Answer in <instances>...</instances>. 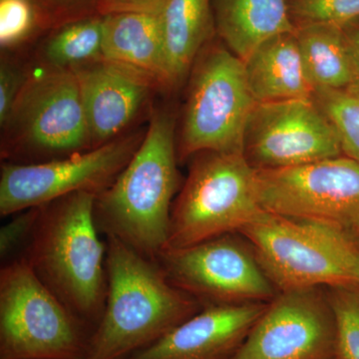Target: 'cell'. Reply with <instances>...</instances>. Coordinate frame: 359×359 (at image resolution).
Wrapping results in <instances>:
<instances>
[{
	"mask_svg": "<svg viewBox=\"0 0 359 359\" xmlns=\"http://www.w3.org/2000/svg\"><path fill=\"white\" fill-rule=\"evenodd\" d=\"M107 294L85 359H125L199 313L202 304L169 282L157 262L106 237Z\"/></svg>",
	"mask_w": 359,
	"mask_h": 359,
	"instance_id": "obj_1",
	"label": "cell"
},
{
	"mask_svg": "<svg viewBox=\"0 0 359 359\" xmlns=\"http://www.w3.org/2000/svg\"><path fill=\"white\" fill-rule=\"evenodd\" d=\"M175 138L173 114L166 109L153 113L140 147L94 204L100 233L153 261L166 247L179 185Z\"/></svg>",
	"mask_w": 359,
	"mask_h": 359,
	"instance_id": "obj_2",
	"label": "cell"
},
{
	"mask_svg": "<svg viewBox=\"0 0 359 359\" xmlns=\"http://www.w3.org/2000/svg\"><path fill=\"white\" fill-rule=\"evenodd\" d=\"M96 196L75 193L42 205L23 257L71 313L95 328L107 294L106 244L94 218Z\"/></svg>",
	"mask_w": 359,
	"mask_h": 359,
	"instance_id": "obj_3",
	"label": "cell"
},
{
	"mask_svg": "<svg viewBox=\"0 0 359 359\" xmlns=\"http://www.w3.org/2000/svg\"><path fill=\"white\" fill-rule=\"evenodd\" d=\"M278 292L359 285V242L334 224L264 212L240 231Z\"/></svg>",
	"mask_w": 359,
	"mask_h": 359,
	"instance_id": "obj_4",
	"label": "cell"
},
{
	"mask_svg": "<svg viewBox=\"0 0 359 359\" xmlns=\"http://www.w3.org/2000/svg\"><path fill=\"white\" fill-rule=\"evenodd\" d=\"M30 71L6 121L1 125V157L39 163L94 149L74 71Z\"/></svg>",
	"mask_w": 359,
	"mask_h": 359,
	"instance_id": "obj_5",
	"label": "cell"
},
{
	"mask_svg": "<svg viewBox=\"0 0 359 359\" xmlns=\"http://www.w3.org/2000/svg\"><path fill=\"white\" fill-rule=\"evenodd\" d=\"M263 212L257 198V170L244 154L200 153L173 203L164 249L240 233Z\"/></svg>",
	"mask_w": 359,
	"mask_h": 359,
	"instance_id": "obj_6",
	"label": "cell"
},
{
	"mask_svg": "<svg viewBox=\"0 0 359 359\" xmlns=\"http://www.w3.org/2000/svg\"><path fill=\"white\" fill-rule=\"evenodd\" d=\"M190 73L178 160L204 152L244 154L245 129L257 105L244 61L224 45L208 43Z\"/></svg>",
	"mask_w": 359,
	"mask_h": 359,
	"instance_id": "obj_7",
	"label": "cell"
},
{
	"mask_svg": "<svg viewBox=\"0 0 359 359\" xmlns=\"http://www.w3.org/2000/svg\"><path fill=\"white\" fill-rule=\"evenodd\" d=\"M86 325L23 257L0 271V359H85Z\"/></svg>",
	"mask_w": 359,
	"mask_h": 359,
	"instance_id": "obj_8",
	"label": "cell"
},
{
	"mask_svg": "<svg viewBox=\"0 0 359 359\" xmlns=\"http://www.w3.org/2000/svg\"><path fill=\"white\" fill-rule=\"evenodd\" d=\"M155 261L170 283L204 306L268 304L278 294L252 245L238 233L162 250Z\"/></svg>",
	"mask_w": 359,
	"mask_h": 359,
	"instance_id": "obj_9",
	"label": "cell"
},
{
	"mask_svg": "<svg viewBox=\"0 0 359 359\" xmlns=\"http://www.w3.org/2000/svg\"><path fill=\"white\" fill-rule=\"evenodd\" d=\"M146 132H128L99 147L39 163L2 164L0 215L7 217L42 207L79 192L96 194L117 179L145 137Z\"/></svg>",
	"mask_w": 359,
	"mask_h": 359,
	"instance_id": "obj_10",
	"label": "cell"
},
{
	"mask_svg": "<svg viewBox=\"0 0 359 359\" xmlns=\"http://www.w3.org/2000/svg\"><path fill=\"white\" fill-rule=\"evenodd\" d=\"M262 209L287 218L359 224V163L346 155L278 170H257Z\"/></svg>",
	"mask_w": 359,
	"mask_h": 359,
	"instance_id": "obj_11",
	"label": "cell"
},
{
	"mask_svg": "<svg viewBox=\"0 0 359 359\" xmlns=\"http://www.w3.org/2000/svg\"><path fill=\"white\" fill-rule=\"evenodd\" d=\"M244 155L256 170H278L344 153L334 125L311 98L257 103L245 129Z\"/></svg>",
	"mask_w": 359,
	"mask_h": 359,
	"instance_id": "obj_12",
	"label": "cell"
},
{
	"mask_svg": "<svg viewBox=\"0 0 359 359\" xmlns=\"http://www.w3.org/2000/svg\"><path fill=\"white\" fill-rule=\"evenodd\" d=\"M337 358V325L325 287L280 292L231 359Z\"/></svg>",
	"mask_w": 359,
	"mask_h": 359,
	"instance_id": "obj_13",
	"label": "cell"
},
{
	"mask_svg": "<svg viewBox=\"0 0 359 359\" xmlns=\"http://www.w3.org/2000/svg\"><path fill=\"white\" fill-rule=\"evenodd\" d=\"M71 70L79 84L93 148L126 133L156 92L163 90L145 71L104 57Z\"/></svg>",
	"mask_w": 359,
	"mask_h": 359,
	"instance_id": "obj_14",
	"label": "cell"
},
{
	"mask_svg": "<svg viewBox=\"0 0 359 359\" xmlns=\"http://www.w3.org/2000/svg\"><path fill=\"white\" fill-rule=\"evenodd\" d=\"M268 304L205 306L152 346L125 359H231Z\"/></svg>",
	"mask_w": 359,
	"mask_h": 359,
	"instance_id": "obj_15",
	"label": "cell"
},
{
	"mask_svg": "<svg viewBox=\"0 0 359 359\" xmlns=\"http://www.w3.org/2000/svg\"><path fill=\"white\" fill-rule=\"evenodd\" d=\"M244 65L257 103L313 97L294 32L266 40L250 54Z\"/></svg>",
	"mask_w": 359,
	"mask_h": 359,
	"instance_id": "obj_16",
	"label": "cell"
},
{
	"mask_svg": "<svg viewBox=\"0 0 359 359\" xmlns=\"http://www.w3.org/2000/svg\"><path fill=\"white\" fill-rule=\"evenodd\" d=\"M211 1L217 34L243 61L266 40L294 32L287 0Z\"/></svg>",
	"mask_w": 359,
	"mask_h": 359,
	"instance_id": "obj_17",
	"label": "cell"
},
{
	"mask_svg": "<svg viewBox=\"0 0 359 359\" xmlns=\"http://www.w3.org/2000/svg\"><path fill=\"white\" fill-rule=\"evenodd\" d=\"M103 16V57L145 71L170 91L160 14L119 13Z\"/></svg>",
	"mask_w": 359,
	"mask_h": 359,
	"instance_id": "obj_18",
	"label": "cell"
},
{
	"mask_svg": "<svg viewBox=\"0 0 359 359\" xmlns=\"http://www.w3.org/2000/svg\"><path fill=\"white\" fill-rule=\"evenodd\" d=\"M170 91L189 76L215 29L211 0H169L160 13Z\"/></svg>",
	"mask_w": 359,
	"mask_h": 359,
	"instance_id": "obj_19",
	"label": "cell"
},
{
	"mask_svg": "<svg viewBox=\"0 0 359 359\" xmlns=\"http://www.w3.org/2000/svg\"><path fill=\"white\" fill-rule=\"evenodd\" d=\"M294 32L314 92L353 88V61L344 28L309 25L297 26Z\"/></svg>",
	"mask_w": 359,
	"mask_h": 359,
	"instance_id": "obj_20",
	"label": "cell"
},
{
	"mask_svg": "<svg viewBox=\"0 0 359 359\" xmlns=\"http://www.w3.org/2000/svg\"><path fill=\"white\" fill-rule=\"evenodd\" d=\"M101 58H103L101 14L54 28L35 53L36 65L51 69H74Z\"/></svg>",
	"mask_w": 359,
	"mask_h": 359,
	"instance_id": "obj_21",
	"label": "cell"
},
{
	"mask_svg": "<svg viewBox=\"0 0 359 359\" xmlns=\"http://www.w3.org/2000/svg\"><path fill=\"white\" fill-rule=\"evenodd\" d=\"M313 99L334 125L344 155L359 163V92L316 91Z\"/></svg>",
	"mask_w": 359,
	"mask_h": 359,
	"instance_id": "obj_22",
	"label": "cell"
},
{
	"mask_svg": "<svg viewBox=\"0 0 359 359\" xmlns=\"http://www.w3.org/2000/svg\"><path fill=\"white\" fill-rule=\"evenodd\" d=\"M337 325V358L359 359V285L325 287Z\"/></svg>",
	"mask_w": 359,
	"mask_h": 359,
	"instance_id": "obj_23",
	"label": "cell"
},
{
	"mask_svg": "<svg viewBox=\"0 0 359 359\" xmlns=\"http://www.w3.org/2000/svg\"><path fill=\"white\" fill-rule=\"evenodd\" d=\"M295 27L327 25L346 27L359 18V0H287Z\"/></svg>",
	"mask_w": 359,
	"mask_h": 359,
	"instance_id": "obj_24",
	"label": "cell"
},
{
	"mask_svg": "<svg viewBox=\"0 0 359 359\" xmlns=\"http://www.w3.org/2000/svg\"><path fill=\"white\" fill-rule=\"evenodd\" d=\"M40 25L32 0H0V45L13 49L32 36Z\"/></svg>",
	"mask_w": 359,
	"mask_h": 359,
	"instance_id": "obj_25",
	"label": "cell"
},
{
	"mask_svg": "<svg viewBox=\"0 0 359 359\" xmlns=\"http://www.w3.org/2000/svg\"><path fill=\"white\" fill-rule=\"evenodd\" d=\"M41 27L51 29L99 14L101 0H32Z\"/></svg>",
	"mask_w": 359,
	"mask_h": 359,
	"instance_id": "obj_26",
	"label": "cell"
},
{
	"mask_svg": "<svg viewBox=\"0 0 359 359\" xmlns=\"http://www.w3.org/2000/svg\"><path fill=\"white\" fill-rule=\"evenodd\" d=\"M29 73L30 71L25 66L2 54L0 63V126L6 121Z\"/></svg>",
	"mask_w": 359,
	"mask_h": 359,
	"instance_id": "obj_27",
	"label": "cell"
},
{
	"mask_svg": "<svg viewBox=\"0 0 359 359\" xmlns=\"http://www.w3.org/2000/svg\"><path fill=\"white\" fill-rule=\"evenodd\" d=\"M41 209L42 207L32 208L18 212V216L2 226L0 230V257L2 259L11 257L20 245L30 240Z\"/></svg>",
	"mask_w": 359,
	"mask_h": 359,
	"instance_id": "obj_28",
	"label": "cell"
},
{
	"mask_svg": "<svg viewBox=\"0 0 359 359\" xmlns=\"http://www.w3.org/2000/svg\"><path fill=\"white\" fill-rule=\"evenodd\" d=\"M169 0H101L99 14L135 13L160 14Z\"/></svg>",
	"mask_w": 359,
	"mask_h": 359,
	"instance_id": "obj_29",
	"label": "cell"
},
{
	"mask_svg": "<svg viewBox=\"0 0 359 359\" xmlns=\"http://www.w3.org/2000/svg\"><path fill=\"white\" fill-rule=\"evenodd\" d=\"M351 61H353L354 84L351 89L359 92V25H353L344 27Z\"/></svg>",
	"mask_w": 359,
	"mask_h": 359,
	"instance_id": "obj_30",
	"label": "cell"
},
{
	"mask_svg": "<svg viewBox=\"0 0 359 359\" xmlns=\"http://www.w3.org/2000/svg\"><path fill=\"white\" fill-rule=\"evenodd\" d=\"M351 233H353L354 237L356 238V240L359 242V224L356 228H354L353 231H351Z\"/></svg>",
	"mask_w": 359,
	"mask_h": 359,
	"instance_id": "obj_31",
	"label": "cell"
},
{
	"mask_svg": "<svg viewBox=\"0 0 359 359\" xmlns=\"http://www.w3.org/2000/svg\"><path fill=\"white\" fill-rule=\"evenodd\" d=\"M332 359H341V358H332Z\"/></svg>",
	"mask_w": 359,
	"mask_h": 359,
	"instance_id": "obj_32",
	"label": "cell"
}]
</instances>
